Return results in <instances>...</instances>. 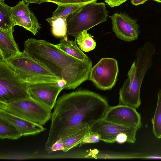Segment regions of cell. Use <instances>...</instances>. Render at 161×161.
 <instances>
[{"label":"cell","instance_id":"6da1fadb","mask_svg":"<svg viewBox=\"0 0 161 161\" xmlns=\"http://www.w3.org/2000/svg\"><path fill=\"white\" fill-rule=\"evenodd\" d=\"M110 106L97 93L86 90L65 94L57 100L45 149L48 153L57 141L79 130L90 128L104 118Z\"/></svg>","mask_w":161,"mask_h":161},{"label":"cell","instance_id":"7a4b0ae2","mask_svg":"<svg viewBox=\"0 0 161 161\" xmlns=\"http://www.w3.org/2000/svg\"><path fill=\"white\" fill-rule=\"evenodd\" d=\"M24 50L32 58L67 82L65 88L75 89L89 79L92 61L75 58L46 40L31 38L25 41Z\"/></svg>","mask_w":161,"mask_h":161},{"label":"cell","instance_id":"3957f363","mask_svg":"<svg viewBox=\"0 0 161 161\" xmlns=\"http://www.w3.org/2000/svg\"><path fill=\"white\" fill-rule=\"evenodd\" d=\"M155 53V46L147 42L137 50L136 59L133 63L119 92V105L138 108L141 102L140 91L144 78L152 64Z\"/></svg>","mask_w":161,"mask_h":161},{"label":"cell","instance_id":"277c9868","mask_svg":"<svg viewBox=\"0 0 161 161\" xmlns=\"http://www.w3.org/2000/svg\"><path fill=\"white\" fill-rule=\"evenodd\" d=\"M5 61L19 79L27 85L57 82L59 80L49 69L31 57L24 50Z\"/></svg>","mask_w":161,"mask_h":161},{"label":"cell","instance_id":"5b68a950","mask_svg":"<svg viewBox=\"0 0 161 161\" xmlns=\"http://www.w3.org/2000/svg\"><path fill=\"white\" fill-rule=\"evenodd\" d=\"M108 11L103 2L86 4L68 17L67 33L75 38L81 32L107 20Z\"/></svg>","mask_w":161,"mask_h":161},{"label":"cell","instance_id":"8992f818","mask_svg":"<svg viewBox=\"0 0 161 161\" xmlns=\"http://www.w3.org/2000/svg\"><path fill=\"white\" fill-rule=\"evenodd\" d=\"M0 109L42 126L52 114L51 109L31 97L9 103L0 102Z\"/></svg>","mask_w":161,"mask_h":161},{"label":"cell","instance_id":"52a82bcc","mask_svg":"<svg viewBox=\"0 0 161 161\" xmlns=\"http://www.w3.org/2000/svg\"><path fill=\"white\" fill-rule=\"evenodd\" d=\"M31 97L22 82L4 60L0 59V102L9 103Z\"/></svg>","mask_w":161,"mask_h":161},{"label":"cell","instance_id":"ba28073f","mask_svg":"<svg viewBox=\"0 0 161 161\" xmlns=\"http://www.w3.org/2000/svg\"><path fill=\"white\" fill-rule=\"evenodd\" d=\"M119 71L118 63L116 59L103 58L92 67L89 79L98 89L109 90L116 82Z\"/></svg>","mask_w":161,"mask_h":161},{"label":"cell","instance_id":"9c48e42d","mask_svg":"<svg viewBox=\"0 0 161 161\" xmlns=\"http://www.w3.org/2000/svg\"><path fill=\"white\" fill-rule=\"evenodd\" d=\"M138 129L135 127L123 126L108 121L103 118L94 123L89 128V132L98 134L101 141L108 143L116 142L117 136L121 133L126 134L130 143L135 142Z\"/></svg>","mask_w":161,"mask_h":161},{"label":"cell","instance_id":"30bf717a","mask_svg":"<svg viewBox=\"0 0 161 161\" xmlns=\"http://www.w3.org/2000/svg\"><path fill=\"white\" fill-rule=\"evenodd\" d=\"M103 119L121 125L133 127L138 129L142 126L141 117L135 108L126 105L109 107Z\"/></svg>","mask_w":161,"mask_h":161},{"label":"cell","instance_id":"8fae6325","mask_svg":"<svg viewBox=\"0 0 161 161\" xmlns=\"http://www.w3.org/2000/svg\"><path fill=\"white\" fill-rule=\"evenodd\" d=\"M109 17L113 31L117 37L128 42L137 39L139 27L136 19L125 13H115Z\"/></svg>","mask_w":161,"mask_h":161},{"label":"cell","instance_id":"7c38bea8","mask_svg":"<svg viewBox=\"0 0 161 161\" xmlns=\"http://www.w3.org/2000/svg\"><path fill=\"white\" fill-rule=\"evenodd\" d=\"M28 89L31 97L51 110L54 107L58 95L62 90L55 82L29 84Z\"/></svg>","mask_w":161,"mask_h":161},{"label":"cell","instance_id":"4fadbf2b","mask_svg":"<svg viewBox=\"0 0 161 161\" xmlns=\"http://www.w3.org/2000/svg\"><path fill=\"white\" fill-rule=\"evenodd\" d=\"M29 4L24 0L11 7V12L14 26L23 27L36 35L41 28L40 24L33 13L29 9Z\"/></svg>","mask_w":161,"mask_h":161},{"label":"cell","instance_id":"5bb4252c","mask_svg":"<svg viewBox=\"0 0 161 161\" xmlns=\"http://www.w3.org/2000/svg\"><path fill=\"white\" fill-rule=\"evenodd\" d=\"M0 118L13 125L24 136L36 135L46 130L42 125L30 121L1 109Z\"/></svg>","mask_w":161,"mask_h":161},{"label":"cell","instance_id":"9a60e30c","mask_svg":"<svg viewBox=\"0 0 161 161\" xmlns=\"http://www.w3.org/2000/svg\"><path fill=\"white\" fill-rule=\"evenodd\" d=\"M14 27L8 30L0 28V59L5 60L19 53L13 36Z\"/></svg>","mask_w":161,"mask_h":161},{"label":"cell","instance_id":"2e32d148","mask_svg":"<svg viewBox=\"0 0 161 161\" xmlns=\"http://www.w3.org/2000/svg\"><path fill=\"white\" fill-rule=\"evenodd\" d=\"M56 45L60 49L75 58L85 61H92L78 47L75 40H70L68 37H63L61 38L59 42Z\"/></svg>","mask_w":161,"mask_h":161},{"label":"cell","instance_id":"e0dca14e","mask_svg":"<svg viewBox=\"0 0 161 161\" xmlns=\"http://www.w3.org/2000/svg\"><path fill=\"white\" fill-rule=\"evenodd\" d=\"M89 128H87L79 130L61 139L63 142L64 146L62 151L66 152L77 146L85 136L89 133Z\"/></svg>","mask_w":161,"mask_h":161},{"label":"cell","instance_id":"ac0fdd59","mask_svg":"<svg viewBox=\"0 0 161 161\" xmlns=\"http://www.w3.org/2000/svg\"><path fill=\"white\" fill-rule=\"evenodd\" d=\"M11 7L4 3V0H0V28L8 30L15 26Z\"/></svg>","mask_w":161,"mask_h":161},{"label":"cell","instance_id":"d6986e66","mask_svg":"<svg viewBox=\"0 0 161 161\" xmlns=\"http://www.w3.org/2000/svg\"><path fill=\"white\" fill-rule=\"evenodd\" d=\"M84 4H60L53 13L51 17L46 19L49 23L56 19L63 16H67L81 8Z\"/></svg>","mask_w":161,"mask_h":161},{"label":"cell","instance_id":"ffe728a7","mask_svg":"<svg viewBox=\"0 0 161 161\" xmlns=\"http://www.w3.org/2000/svg\"><path fill=\"white\" fill-rule=\"evenodd\" d=\"M23 136L22 134L13 125L0 118V138L16 140Z\"/></svg>","mask_w":161,"mask_h":161},{"label":"cell","instance_id":"44dd1931","mask_svg":"<svg viewBox=\"0 0 161 161\" xmlns=\"http://www.w3.org/2000/svg\"><path fill=\"white\" fill-rule=\"evenodd\" d=\"M79 48L83 52H88L94 49L96 42L93 36L84 30L81 32L75 38Z\"/></svg>","mask_w":161,"mask_h":161},{"label":"cell","instance_id":"7402d4cb","mask_svg":"<svg viewBox=\"0 0 161 161\" xmlns=\"http://www.w3.org/2000/svg\"><path fill=\"white\" fill-rule=\"evenodd\" d=\"M67 16H63L56 19L49 24L52 26V32L58 37H68Z\"/></svg>","mask_w":161,"mask_h":161},{"label":"cell","instance_id":"603a6c76","mask_svg":"<svg viewBox=\"0 0 161 161\" xmlns=\"http://www.w3.org/2000/svg\"><path fill=\"white\" fill-rule=\"evenodd\" d=\"M152 122L155 136L157 138H161V88L158 93L157 106Z\"/></svg>","mask_w":161,"mask_h":161},{"label":"cell","instance_id":"cb8c5ba5","mask_svg":"<svg viewBox=\"0 0 161 161\" xmlns=\"http://www.w3.org/2000/svg\"><path fill=\"white\" fill-rule=\"evenodd\" d=\"M97 0H45V2L54 3L57 5L60 4H86L96 2Z\"/></svg>","mask_w":161,"mask_h":161},{"label":"cell","instance_id":"d4e9b609","mask_svg":"<svg viewBox=\"0 0 161 161\" xmlns=\"http://www.w3.org/2000/svg\"><path fill=\"white\" fill-rule=\"evenodd\" d=\"M101 140L100 136L97 134L89 132L83 138L79 146L86 143H95Z\"/></svg>","mask_w":161,"mask_h":161},{"label":"cell","instance_id":"484cf974","mask_svg":"<svg viewBox=\"0 0 161 161\" xmlns=\"http://www.w3.org/2000/svg\"><path fill=\"white\" fill-rule=\"evenodd\" d=\"M64 148L63 142L61 140L57 141L52 146L51 148V153L53 152L63 150Z\"/></svg>","mask_w":161,"mask_h":161},{"label":"cell","instance_id":"4316f807","mask_svg":"<svg viewBox=\"0 0 161 161\" xmlns=\"http://www.w3.org/2000/svg\"><path fill=\"white\" fill-rule=\"evenodd\" d=\"M128 0H105V2L111 7L119 6Z\"/></svg>","mask_w":161,"mask_h":161},{"label":"cell","instance_id":"83f0119b","mask_svg":"<svg viewBox=\"0 0 161 161\" xmlns=\"http://www.w3.org/2000/svg\"><path fill=\"white\" fill-rule=\"evenodd\" d=\"M57 83L58 87L62 90L65 88L67 83L65 80L62 79L58 80Z\"/></svg>","mask_w":161,"mask_h":161},{"label":"cell","instance_id":"f1b7e54d","mask_svg":"<svg viewBox=\"0 0 161 161\" xmlns=\"http://www.w3.org/2000/svg\"><path fill=\"white\" fill-rule=\"evenodd\" d=\"M146 1V0H130L131 4L135 6L143 4Z\"/></svg>","mask_w":161,"mask_h":161},{"label":"cell","instance_id":"f546056e","mask_svg":"<svg viewBox=\"0 0 161 161\" xmlns=\"http://www.w3.org/2000/svg\"><path fill=\"white\" fill-rule=\"evenodd\" d=\"M27 3L29 4L32 3H35L37 4L39 0H24Z\"/></svg>","mask_w":161,"mask_h":161},{"label":"cell","instance_id":"4dcf8cb0","mask_svg":"<svg viewBox=\"0 0 161 161\" xmlns=\"http://www.w3.org/2000/svg\"><path fill=\"white\" fill-rule=\"evenodd\" d=\"M45 0H39L37 4H40L45 2Z\"/></svg>","mask_w":161,"mask_h":161},{"label":"cell","instance_id":"1f68e13d","mask_svg":"<svg viewBox=\"0 0 161 161\" xmlns=\"http://www.w3.org/2000/svg\"><path fill=\"white\" fill-rule=\"evenodd\" d=\"M156 2H157L160 3H161V0H152Z\"/></svg>","mask_w":161,"mask_h":161},{"label":"cell","instance_id":"d6a6232c","mask_svg":"<svg viewBox=\"0 0 161 161\" xmlns=\"http://www.w3.org/2000/svg\"><path fill=\"white\" fill-rule=\"evenodd\" d=\"M147 0V1H148V0Z\"/></svg>","mask_w":161,"mask_h":161}]
</instances>
